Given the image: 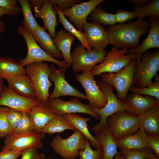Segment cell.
I'll return each instance as SVG.
<instances>
[{
	"mask_svg": "<svg viewBox=\"0 0 159 159\" xmlns=\"http://www.w3.org/2000/svg\"><path fill=\"white\" fill-rule=\"evenodd\" d=\"M150 28L149 21L138 19L126 24L109 26L105 30L109 44L120 49H128L139 46L140 37L148 33Z\"/></svg>",
	"mask_w": 159,
	"mask_h": 159,
	"instance_id": "obj_1",
	"label": "cell"
},
{
	"mask_svg": "<svg viewBox=\"0 0 159 159\" xmlns=\"http://www.w3.org/2000/svg\"><path fill=\"white\" fill-rule=\"evenodd\" d=\"M26 74L34 89L36 97L41 103L48 101L49 90L52 84L49 80L51 66L44 61L37 62L27 65Z\"/></svg>",
	"mask_w": 159,
	"mask_h": 159,
	"instance_id": "obj_2",
	"label": "cell"
},
{
	"mask_svg": "<svg viewBox=\"0 0 159 159\" xmlns=\"http://www.w3.org/2000/svg\"><path fill=\"white\" fill-rule=\"evenodd\" d=\"M142 59L137 64L134 71L133 85L143 88L150 84L152 79L159 70V50L144 53Z\"/></svg>",
	"mask_w": 159,
	"mask_h": 159,
	"instance_id": "obj_3",
	"label": "cell"
},
{
	"mask_svg": "<svg viewBox=\"0 0 159 159\" xmlns=\"http://www.w3.org/2000/svg\"><path fill=\"white\" fill-rule=\"evenodd\" d=\"M137 64V59L135 58L126 66L117 72L103 73L100 75L102 80L116 89L117 97L122 102L125 99L130 88L134 86V73Z\"/></svg>",
	"mask_w": 159,
	"mask_h": 159,
	"instance_id": "obj_4",
	"label": "cell"
},
{
	"mask_svg": "<svg viewBox=\"0 0 159 159\" xmlns=\"http://www.w3.org/2000/svg\"><path fill=\"white\" fill-rule=\"evenodd\" d=\"M16 32L19 35L22 36L26 43L27 53L25 58L19 60L18 62L22 67L34 62L47 61L56 64L59 67L66 69L69 67L63 60H58L50 56L38 44L32 34L26 31L22 26L17 28Z\"/></svg>",
	"mask_w": 159,
	"mask_h": 159,
	"instance_id": "obj_5",
	"label": "cell"
},
{
	"mask_svg": "<svg viewBox=\"0 0 159 159\" xmlns=\"http://www.w3.org/2000/svg\"><path fill=\"white\" fill-rule=\"evenodd\" d=\"M96 81L99 88L106 97L107 102L105 107L101 109L90 104L94 111L99 115L100 119V122L92 127L95 133L107 125L106 120L108 116L116 112L125 110L122 102L114 93L113 87L112 86L101 80H97Z\"/></svg>",
	"mask_w": 159,
	"mask_h": 159,
	"instance_id": "obj_6",
	"label": "cell"
},
{
	"mask_svg": "<svg viewBox=\"0 0 159 159\" xmlns=\"http://www.w3.org/2000/svg\"><path fill=\"white\" fill-rule=\"evenodd\" d=\"M85 137L77 130L66 139L59 135L56 136L50 142L53 150L64 159H75L79 151L85 147Z\"/></svg>",
	"mask_w": 159,
	"mask_h": 159,
	"instance_id": "obj_7",
	"label": "cell"
},
{
	"mask_svg": "<svg viewBox=\"0 0 159 159\" xmlns=\"http://www.w3.org/2000/svg\"><path fill=\"white\" fill-rule=\"evenodd\" d=\"M128 50H118L113 46L111 50L106 54L103 60L90 71L92 76L94 77L103 73H115L123 68L136 58L130 54H127Z\"/></svg>",
	"mask_w": 159,
	"mask_h": 159,
	"instance_id": "obj_8",
	"label": "cell"
},
{
	"mask_svg": "<svg viewBox=\"0 0 159 159\" xmlns=\"http://www.w3.org/2000/svg\"><path fill=\"white\" fill-rule=\"evenodd\" d=\"M107 53L104 49L86 50L81 44H78L71 54L73 71H90L103 60Z\"/></svg>",
	"mask_w": 159,
	"mask_h": 159,
	"instance_id": "obj_9",
	"label": "cell"
},
{
	"mask_svg": "<svg viewBox=\"0 0 159 159\" xmlns=\"http://www.w3.org/2000/svg\"><path fill=\"white\" fill-rule=\"evenodd\" d=\"M138 121V116L132 115L124 110L108 116L106 124L113 137L117 140L124 136L134 134L139 128Z\"/></svg>",
	"mask_w": 159,
	"mask_h": 159,
	"instance_id": "obj_10",
	"label": "cell"
},
{
	"mask_svg": "<svg viewBox=\"0 0 159 159\" xmlns=\"http://www.w3.org/2000/svg\"><path fill=\"white\" fill-rule=\"evenodd\" d=\"M45 137L44 134L34 130L21 133H13L5 138L1 151L22 150L29 148L40 149L43 147L42 141Z\"/></svg>",
	"mask_w": 159,
	"mask_h": 159,
	"instance_id": "obj_11",
	"label": "cell"
},
{
	"mask_svg": "<svg viewBox=\"0 0 159 159\" xmlns=\"http://www.w3.org/2000/svg\"><path fill=\"white\" fill-rule=\"evenodd\" d=\"M47 104L51 110L56 115H62L81 113L90 115L96 120L100 119L99 115L94 111L90 104H84L77 97H74L68 101L57 98L48 101Z\"/></svg>",
	"mask_w": 159,
	"mask_h": 159,
	"instance_id": "obj_12",
	"label": "cell"
},
{
	"mask_svg": "<svg viewBox=\"0 0 159 159\" xmlns=\"http://www.w3.org/2000/svg\"><path fill=\"white\" fill-rule=\"evenodd\" d=\"M50 66L51 70L49 78L53 82L54 87L52 92L48 97V101L60 96H66L86 99L85 94L71 86L66 81L65 74L66 69L59 67L57 69L52 64Z\"/></svg>",
	"mask_w": 159,
	"mask_h": 159,
	"instance_id": "obj_13",
	"label": "cell"
},
{
	"mask_svg": "<svg viewBox=\"0 0 159 159\" xmlns=\"http://www.w3.org/2000/svg\"><path fill=\"white\" fill-rule=\"evenodd\" d=\"M75 77L84 88L85 99L88 100L89 104L99 109L103 108L107 103V99L97 86L90 72L84 71L82 74H77Z\"/></svg>",
	"mask_w": 159,
	"mask_h": 159,
	"instance_id": "obj_14",
	"label": "cell"
},
{
	"mask_svg": "<svg viewBox=\"0 0 159 159\" xmlns=\"http://www.w3.org/2000/svg\"><path fill=\"white\" fill-rule=\"evenodd\" d=\"M41 103L37 97L21 96L6 87L0 96V106L6 107L21 112H27L32 107Z\"/></svg>",
	"mask_w": 159,
	"mask_h": 159,
	"instance_id": "obj_15",
	"label": "cell"
},
{
	"mask_svg": "<svg viewBox=\"0 0 159 159\" xmlns=\"http://www.w3.org/2000/svg\"><path fill=\"white\" fill-rule=\"evenodd\" d=\"M104 0H90L72 5L69 9L62 11L63 14L82 32L83 24L87 21L88 16L100 3Z\"/></svg>",
	"mask_w": 159,
	"mask_h": 159,
	"instance_id": "obj_16",
	"label": "cell"
},
{
	"mask_svg": "<svg viewBox=\"0 0 159 159\" xmlns=\"http://www.w3.org/2000/svg\"><path fill=\"white\" fill-rule=\"evenodd\" d=\"M122 104L125 110L130 114L139 116L152 107L159 105V100L150 95L143 96L132 92L127 95Z\"/></svg>",
	"mask_w": 159,
	"mask_h": 159,
	"instance_id": "obj_17",
	"label": "cell"
},
{
	"mask_svg": "<svg viewBox=\"0 0 159 159\" xmlns=\"http://www.w3.org/2000/svg\"><path fill=\"white\" fill-rule=\"evenodd\" d=\"M150 28L148 34L138 47L128 49L127 54L135 56L137 63L141 60L143 54L151 48H159V16H149Z\"/></svg>",
	"mask_w": 159,
	"mask_h": 159,
	"instance_id": "obj_18",
	"label": "cell"
},
{
	"mask_svg": "<svg viewBox=\"0 0 159 159\" xmlns=\"http://www.w3.org/2000/svg\"><path fill=\"white\" fill-rule=\"evenodd\" d=\"M84 35L91 49L103 50L109 44L107 32L103 26L94 21L83 25Z\"/></svg>",
	"mask_w": 159,
	"mask_h": 159,
	"instance_id": "obj_19",
	"label": "cell"
},
{
	"mask_svg": "<svg viewBox=\"0 0 159 159\" xmlns=\"http://www.w3.org/2000/svg\"><path fill=\"white\" fill-rule=\"evenodd\" d=\"M47 102L31 107L27 112L34 130L38 133H40L41 130L56 115L48 107Z\"/></svg>",
	"mask_w": 159,
	"mask_h": 159,
	"instance_id": "obj_20",
	"label": "cell"
},
{
	"mask_svg": "<svg viewBox=\"0 0 159 159\" xmlns=\"http://www.w3.org/2000/svg\"><path fill=\"white\" fill-rule=\"evenodd\" d=\"M94 137L99 142L103 152L102 159H113L119 153L117 150L118 144L117 140L113 137L112 132L107 125L95 133Z\"/></svg>",
	"mask_w": 159,
	"mask_h": 159,
	"instance_id": "obj_21",
	"label": "cell"
},
{
	"mask_svg": "<svg viewBox=\"0 0 159 159\" xmlns=\"http://www.w3.org/2000/svg\"><path fill=\"white\" fill-rule=\"evenodd\" d=\"M34 15L37 18H41L43 20L44 28L48 30L49 34L52 39L54 38L55 28L58 25L57 20V13L49 0H45L42 7L39 9H34Z\"/></svg>",
	"mask_w": 159,
	"mask_h": 159,
	"instance_id": "obj_22",
	"label": "cell"
},
{
	"mask_svg": "<svg viewBox=\"0 0 159 159\" xmlns=\"http://www.w3.org/2000/svg\"><path fill=\"white\" fill-rule=\"evenodd\" d=\"M5 80L8 87L17 94L27 97H36L34 89L26 74L14 75Z\"/></svg>",
	"mask_w": 159,
	"mask_h": 159,
	"instance_id": "obj_23",
	"label": "cell"
},
{
	"mask_svg": "<svg viewBox=\"0 0 159 159\" xmlns=\"http://www.w3.org/2000/svg\"><path fill=\"white\" fill-rule=\"evenodd\" d=\"M117 141L120 150H142L147 147V134L141 128H138L134 134L124 136Z\"/></svg>",
	"mask_w": 159,
	"mask_h": 159,
	"instance_id": "obj_24",
	"label": "cell"
},
{
	"mask_svg": "<svg viewBox=\"0 0 159 159\" xmlns=\"http://www.w3.org/2000/svg\"><path fill=\"white\" fill-rule=\"evenodd\" d=\"M31 33L38 44L48 54L55 59L63 58L62 54L55 46L51 36L43 27L39 25Z\"/></svg>",
	"mask_w": 159,
	"mask_h": 159,
	"instance_id": "obj_25",
	"label": "cell"
},
{
	"mask_svg": "<svg viewBox=\"0 0 159 159\" xmlns=\"http://www.w3.org/2000/svg\"><path fill=\"white\" fill-rule=\"evenodd\" d=\"M138 127L146 134L159 135V105L155 106L138 116Z\"/></svg>",
	"mask_w": 159,
	"mask_h": 159,
	"instance_id": "obj_26",
	"label": "cell"
},
{
	"mask_svg": "<svg viewBox=\"0 0 159 159\" xmlns=\"http://www.w3.org/2000/svg\"><path fill=\"white\" fill-rule=\"evenodd\" d=\"M75 38V37L69 32L60 29L53 39L55 46L63 55V60L69 67L72 64L71 47Z\"/></svg>",
	"mask_w": 159,
	"mask_h": 159,
	"instance_id": "obj_27",
	"label": "cell"
},
{
	"mask_svg": "<svg viewBox=\"0 0 159 159\" xmlns=\"http://www.w3.org/2000/svg\"><path fill=\"white\" fill-rule=\"evenodd\" d=\"M62 116L75 128L82 133L90 142L91 145L96 149L102 148L99 141L90 133L87 122L90 120L89 117H84L76 113L66 114Z\"/></svg>",
	"mask_w": 159,
	"mask_h": 159,
	"instance_id": "obj_28",
	"label": "cell"
},
{
	"mask_svg": "<svg viewBox=\"0 0 159 159\" xmlns=\"http://www.w3.org/2000/svg\"><path fill=\"white\" fill-rule=\"evenodd\" d=\"M26 73L25 68L13 58L0 57V77L3 79Z\"/></svg>",
	"mask_w": 159,
	"mask_h": 159,
	"instance_id": "obj_29",
	"label": "cell"
},
{
	"mask_svg": "<svg viewBox=\"0 0 159 159\" xmlns=\"http://www.w3.org/2000/svg\"><path fill=\"white\" fill-rule=\"evenodd\" d=\"M67 130L74 131L76 129L62 116L56 115L41 130L40 133L52 135L62 132Z\"/></svg>",
	"mask_w": 159,
	"mask_h": 159,
	"instance_id": "obj_30",
	"label": "cell"
},
{
	"mask_svg": "<svg viewBox=\"0 0 159 159\" xmlns=\"http://www.w3.org/2000/svg\"><path fill=\"white\" fill-rule=\"evenodd\" d=\"M21 6V11L23 15L22 21V26L28 32L32 33L39 25L36 21L31 11L29 0H18Z\"/></svg>",
	"mask_w": 159,
	"mask_h": 159,
	"instance_id": "obj_31",
	"label": "cell"
},
{
	"mask_svg": "<svg viewBox=\"0 0 159 159\" xmlns=\"http://www.w3.org/2000/svg\"><path fill=\"white\" fill-rule=\"evenodd\" d=\"M54 8L57 14L59 15V22L62 25L65 31L67 30L76 37L87 50L92 49L86 40L84 32L76 29L73 25L66 19L62 11L59 9L57 6V5H54Z\"/></svg>",
	"mask_w": 159,
	"mask_h": 159,
	"instance_id": "obj_32",
	"label": "cell"
},
{
	"mask_svg": "<svg viewBox=\"0 0 159 159\" xmlns=\"http://www.w3.org/2000/svg\"><path fill=\"white\" fill-rule=\"evenodd\" d=\"M88 19L105 26H112L116 24L114 14L107 13L100 6L96 7L89 15Z\"/></svg>",
	"mask_w": 159,
	"mask_h": 159,
	"instance_id": "obj_33",
	"label": "cell"
},
{
	"mask_svg": "<svg viewBox=\"0 0 159 159\" xmlns=\"http://www.w3.org/2000/svg\"><path fill=\"white\" fill-rule=\"evenodd\" d=\"M133 10L138 16V19H141L148 16H159V0L149 1L144 6L135 5Z\"/></svg>",
	"mask_w": 159,
	"mask_h": 159,
	"instance_id": "obj_34",
	"label": "cell"
},
{
	"mask_svg": "<svg viewBox=\"0 0 159 159\" xmlns=\"http://www.w3.org/2000/svg\"><path fill=\"white\" fill-rule=\"evenodd\" d=\"M155 82L143 88H138L135 86L130 90L132 92L137 93L141 95H150L159 100V76L157 74L155 76Z\"/></svg>",
	"mask_w": 159,
	"mask_h": 159,
	"instance_id": "obj_35",
	"label": "cell"
},
{
	"mask_svg": "<svg viewBox=\"0 0 159 159\" xmlns=\"http://www.w3.org/2000/svg\"><path fill=\"white\" fill-rule=\"evenodd\" d=\"M119 153L126 159H158L152 150L148 147L142 150H120Z\"/></svg>",
	"mask_w": 159,
	"mask_h": 159,
	"instance_id": "obj_36",
	"label": "cell"
},
{
	"mask_svg": "<svg viewBox=\"0 0 159 159\" xmlns=\"http://www.w3.org/2000/svg\"><path fill=\"white\" fill-rule=\"evenodd\" d=\"M9 109L8 107L0 106V138H5L14 132L7 118Z\"/></svg>",
	"mask_w": 159,
	"mask_h": 159,
	"instance_id": "obj_37",
	"label": "cell"
},
{
	"mask_svg": "<svg viewBox=\"0 0 159 159\" xmlns=\"http://www.w3.org/2000/svg\"><path fill=\"white\" fill-rule=\"evenodd\" d=\"M90 141L85 138V147L84 150L79 151L80 159H102L103 152L102 148L92 150Z\"/></svg>",
	"mask_w": 159,
	"mask_h": 159,
	"instance_id": "obj_38",
	"label": "cell"
},
{
	"mask_svg": "<svg viewBox=\"0 0 159 159\" xmlns=\"http://www.w3.org/2000/svg\"><path fill=\"white\" fill-rule=\"evenodd\" d=\"M32 130H34V126L27 113L22 112L21 118L13 133H21Z\"/></svg>",
	"mask_w": 159,
	"mask_h": 159,
	"instance_id": "obj_39",
	"label": "cell"
},
{
	"mask_svg": "<svg viewBox=\"0 0 159 159\" xmlns=\"http://www.w3.org/2000/svg\"><path fill=\"white\" fill-rule=\"evenodd\" d=\"M116 23L123 24L131 19L138 18L136 14L133 11H129L122 9H118L116 13L114 14Z\"/></svg>",
	"mask_w": 159,
	"mask_h": 159,
	"instance_id": "obj_40",
	"label": "cell"
},
{
	"mask_svg": "<svg viewBox=\"0 0 159 159\" xmlns=\"http://www.w3.org/2000/svg\"><path fill=\"white\" fill-rule=\"evenodd\" d=\"M146 134L147 146L154 152L156 158L159 159V135L154 133Z\"/></svg>",
	"mask_w": 159,
	"mask_h": 159,
	"instance_id": "obj_41",
	"label": "cell"
},
{
	"mask_svg": "<svg viewBox=\"0 0 159 159\" xmlns=\"http://www.w3.org/2000/svg\"><path fill=\"white\" fill-rule=\"evenodd\" d=\"M21 114L22 112L10 108L9 109L7 113V118L14 132L21 118Z\"/></svg>",
	"mask_w": 159,
	"mask_h": 159,
	"instance_id": "obj_42",
	"label": "cell"
},
{
	"mask_svg": "<svg viewBox=\"0 0 159 159\" xmlns=\"http://www.w3.org/2000/svg\"><path fill=\"white\" fill-rule=\"evenodd\" d=\"M52 5H57L62 11L67 10L74 4L81 2L80 0H49Z\"/></svg>",
	"mask_w": 159,
	"mask_h": 159,
	"instance_id": "obj_43",
	"label": "cell"
},
{
	"mask_svg": "<svg viewBox=\"0 0 159 159\" xmlns=\"http://www.w3.org/2000/svg\"><path fill=\"white\" fill-rule=\"evenodd\" d=\"M23 150H7L0 152V159H16L21 155Z\"/></svg>",
	"mask_w": 159,
	"mask_h": 159,
	"instance_id": "obj_44",
	"label": "cell"
},
{
	"mask_svg": "<svg viewBox=\"0 0 159 159\" xmlns=\"http://www.w3.org/2000/svg\"><path fill=\"white\" fill-rule=\"evenodd\" d=\"M39 153L36 149L26 148L23 150L21 159H37Z\"/></svg>",
	"mask_w": 159,
	"mask_h": 159,
	"instance_id": "obj_45",
	"label": "cell"
},
{
	"mask_svg": "<svg viewBox=\"0 0 159 159\" xmlns=\"http://www.w3.org/2000/svg\"><path fill=\"white\" fill-rule=\"evenodd\" d=\"M0 7L7 9H16L20 8L16 0H0Z\"/></svg>",
	"mask_w": 159,
	"mask_h": 159,
	"instance_id": "obj_46",
	"label": "cell"
},
{
	"mask_svg": "<svg viewBox=\"0 0 159 159\" xmlns=\"http://www.w3.org/2000/svg\"><path fill=\"white\" fill-rule=\"evenodd\" d=\"M21 12V8L16 9H9L0 7V17L4 15H7L11 16H17Z\"/></svg>",
	"mask_w": 159,
	"mask_h": 159,
	"instance_id": "obj_47",
	"label": "cell"
},
{
	"mask_svg": "<svg viewBox=\"0 0 159 159\" xmlns=\"http://www.w3.org/2000/svg\"><path fill=\"white\" fill-rule=\"evenodd\" d=\"M29 1L31 7L34 9H39L44 4L45 0H31Z\"/></svg>",
	"mask_w": 159,
	"mask_h": 159,
	"instance_id": "obj_48",
	"label": "cell"
},
{
	"mask_svg": "<svg viewBox=\"0 0 159 159\" xmlns=\"http://www.w3.org/2000/svg\"><path fill=\"white\" fill-rule=\"evenodd\" d=\"M129 1L133 4L139 6H144L146 5L150 1L149 0H128Z\"/></svg>",
	"mask_w": 159,
	"mask_h": 159,
	"instance_id": "obj_49",
	"label": "cell"
},
{
	"mask_svg": "<svg viewBox=\"0 0 159 159\" xmlns=\"http://www.w3.org/2000/svg\"><path fill=\"white\" fill-rule=\"evenodd\" d=\"M3 78L0 77V96L6 88Z\"/></svg>",
	"mask_w": 159,
	"mask_h": 159,
	"instance_id": "obj_50",
	"label": "cell"
},
{
	"mask_svg": "<svg viewBox=\"0 0 159 159\" xmlns=\"http://www.w3.org/2000/svg\"><path fill=\"white\" fill-rule=\"evenodd\" d=\"M6 26L4 22L2 21L0 17V39L1 35L6 29Z\"/></svg>",
	"mask_w": 159,
	"mask_h": 159,
	"instance_id": "obj_51",
	"label": "cell"
},
{
	"mask_svg": "<svg viewBox=\"0 0 159 159\" xmlns=\"http://www.w3.org/2000/svg\"><path fill=\"white\" fill-rule=\"evenodd\" d=\"M114 159H126L123 155L120 153L114 157Z\"/></svg>",
	"mask_w": 159,
	"mask_h": 159,
	"instance_id": "obj_52",
	"label": "cell"
},
{
	"mask_svg": "<svg viewBox=\"0 0 159 159\" xmlns=\"http://www.w3.org/2000/svg\"><path fill=\"white\" fill-rule=\"evenodd\" d=\"M37 159H46V158L44 154L39 153Z\"/></svg>",
	"mask_w": 159,
	"mask_h": 159,
	"instance_id": "obj_53",
	"label": "cell"
},
{
	"mask_svg": "<svg viewBox=\"0 0 159 159\" xmlns=\"http://www.w3.org/2000/svg\"><path fill=\"white\" fill-rule=\"evenodd\" d=\"M47 159H52V158H48Z\"/></svg>",
	"mask_w": 159,
	"mask_h": 159,
	"instance_id": "obj_54",
	"label": "cell"
}]
</instances>
